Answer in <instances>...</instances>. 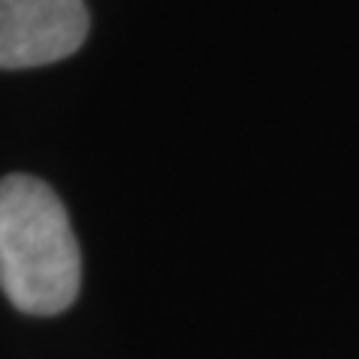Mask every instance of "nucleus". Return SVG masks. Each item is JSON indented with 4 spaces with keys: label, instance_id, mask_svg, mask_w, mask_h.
<instances>
[{
    "label": "nucleus",
    "instance_id": "nucleus-2",
    "mask_svg": "<svg viewBox=\"0 0 359 359\" xmlns=\"http://www.w3.org/2000/svg\"><path fill=\"white\" fill-rule=\"evenodd\" d=\"M84 0H0V69H33L84 45Z\"/></svg>",
    "mask_w": 359,
    "mask_h": 359
},
{
    "label": "nucleus",
    "instance_id": "nucleus-1",
    "mask_svg": "<svg viewBox=\"0 0 359 359\" xmlns=\"http://www.w3.org/2000/svg\"><path fill=\"white\" fill-rule=\"evenodd\" d=\"M0 287L27 314H60L81 287L69 216L54 189L27 174L0 180Z\"/></svg>",
    "mask_w": 359,
    "mask_h": 359
}]
</instances>
